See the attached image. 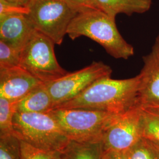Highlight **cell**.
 <instances>
[{"label":"cell","instance_id":"obj_1","mask_svg":"<svg viewBox=\"0 0 159 159\" xmlns=\"http://www.w3.org/2000/svg\"><path fill=\"white\" fill-rule=\"evenodd\" d=\"M140 77L98 80L78 96L56 108H85L114 114L123 113L139 106Z\"/></svg>","mask_w":159,"mask_h":159},{"label":"cell","instance_id":"obj_2","mask_svg":"<svg viewBox=\"0 0 159 159\" xmlns=\"http://www.w3.org/2000/svg\"><path fill=\"white\" fill-rule=\"evenodd\" d=\"M67 34L72 40L81 36L90 38L116 59L127 60L134 54L133 47L120 33L116 19L100 10L78 13L70 24Z\"/></svg>","mask_w":159,"mask_h":159},{"label":"cell","instance_id":"obj_3","mask_svg":"<svg viewBox=\"0 0 159 159\" xmlns=\"http://www.w3.org/2000/svg\"><path fill=\"white\" fill-rule=\"evenodd\" d=\"M13 127L20 140L51 153L61 152L70 140L49 113L17 111Z\"/></svg>","mask_w":159,"mask_h":159},{"label":"cell","instance_id":"obj_4","mask_svg":"<svg viewBox=\"0 0 159 159\" xmlns=\"http://www.w3.org/2000/svg\"><path fill=\"white\" fill-rule=\"evenodd\" d=\"M70 140H102L108 126L119 114L85 108H55L48 112Z\"/></svg>","mask_w":159,"mask_h":159},{"label":"cell","instance_id":"obj_5","mask_svg":"<svg viewBox=\"0 0 159 159\" xmlns=\"http://www.w3.org/2000/svg\"><path fill=\"white\" fill-rule=\"evenodd\" d=\"M27 16L34 29L60 45L79 11L68 0H30Z\"/></svg>","mask_w":159,"mask_h":159},{"label":"cell","instance_id":"obj_6","mask_svg":"<svg viewBox=\"0 0 159 159\" xmlns=\"http://www.w3.org/2000/svg\"><path fill=\"white\" fill-rule=\"evenodd\" d=\"M55 43L35 30L21 51L20 66L43 83L60 79L68 72L57 61Z\"/></svg>","mask_w":159,"mask_h":159},{"label":"cell","instance_id":"obj_7","mask_svg":"<svg viewBox=\"0 0 159 159\" xmlns=\"http://www.w3.org/2000/svg\"><path fill=\"white\" fill-rule=\"evenodd\" d=\"M112 72L108 65L102 61H94L84 68L46 83L52 100L53 108L72 100L97 80L110 77Z\"/></svg>","mask_w":159,"mask_h":159},{"label":"cell","instance_id":"obj_8","mask_svg":"<svg viewBox=\"0 0 159 159\" xmlns=\"http://www.w3.org/2000/svg\"><path fill=\"white\" fill-rule=\"evenodd\" d=\"M143 137L142 110L140 106L119 114L102 137L104 150L126 152Z\"/></svg>","mask_w":159,"mask_h":159},{"label":"cell","instance_id":"obj_9","mask_svg":"<svg viewBox=\"0 0 159 159\" xmlns=\"http://www.w3.org/2000/svg\"><path fill=\"white\" fill-rule=\"evenodd\" d=\"M43 83L20 66L0 69V97L20 101Z\"/></svg>","mask_w":159,"mask_h":159},{"label":"cell","instance_id":"obj_10","mask_svg":"<svg viewBox=\"0 0 159 159\" xmlns=\"http://www.w3.org/2000/svg\"><path fill=\"white\" fill-rule=\"evenodd\" d=\"M143 60V66L139 74V106L159 107V54L152 48Z\"/></svg>","mask_w":159,"mask_h":159},{"label":"cell","instance_id":"obj_11","mask_svg":"<svg viewBox=\"0 0 159 159\" xmlns=\"http://www.w3.org/2000/svg\"><path fill=\"white\" fill-rule=\"evenodd\" d=\"M35 31L26 15L0 16V40L21 51Z\"/></svg>","mask_w":159,"mask_h":159},{"label":"cell","instance_id":"obj_12","mask_svg":"<svg viewBox=\"0 0 159 159\" xmlns=\"http://www.w3.org/2000/svg\"><path fill=\"white\" fill-rule=\"evenodd\" d=\"M97 8L116 19L120 14L131 16L134 14L148 11L152 4V0H96Z\"/></svg>","mask_w":159,"mask_h":159},{"label":"cell","instance_id":"obj_13","mask_svg":"<svg viewBox=\"0 0 159 159\" xmlns=\"http://www.w3.org/2000/svg\"><path fill=\"white\" fill-rule=\"evenodd\" d=\"M53 108L51 95L46 84L43 83L23 99L18 101L17 111L22 113H48Z\"/></svg>","mask_w":159,"mask_h":159},{"label":"cell","instance_id":"obj_14","mask_svg":"<svg viewBox=\"0 0 159 159\" xmlns=\"http://www.w3.org/2000/svg\"><path fill=\"white\" fill-rule=\"evenodd\" d=\"M103 152L102 140L90 142L70 140L58 154L60 159H102Z\"/></svg>","mask_w":159,"mask_h":159},{"label":"cell","instance_id":"obj_15","mask_svg":"<svg viewBox=\"0 0 159 159\" xmlns=\"http://www.w3.org/2000/svg\"><path fill=\"white\" fill-rule=\"evenodd\" d=\"M18 102L0 97V136L15 135L13 118L17 111Z\"/></svg>","mask_w":159,"mask_h":159},{"label":"cell","instance_id":"obj_16","mask_svg":"<svg viewBox=\"0 0 159 159\" xmlns=\"http://www.w3.org/2000/svg\"><path fill=\"white\" fill-rule=\"evenodd\" d=\"M143 137L159 144V113L141 107Z\"/></svg>","mask_w":159,"mask_h":159},{"label":"cell","instance_id":"obj_17","mask_svg":"<svg viewBox=\"0 0 159 159\" xmlns=\"http://www.w3.org/2000/svg\"><path fill=\"white\" fill-rule=\"evenodd\" d=\"M129 159H159V152L153 142L143 137L126 151Z\"/></svg>","mask_w":159,"mask_h":159},{"label":"cell","instance_id":"obj_18","mask_svg":"<svg viewBox=\"0 0 159 159\" xmlns=\"http://www.w3.org/2000/svg\"><path fill=\"white\" fill-rule=\"evenodd\" d=\"M0 159H21L20 140L17 136H0Z\"/></svg>","mask_w":159,"mask_h":159},{"label":"cell","instance_id":"obj_19","mask_svg":"<svg viewBox=\"0 0 159 159\" xmlns=\"http://www.w3.org/2000/svg\"><path fill=\"white\" fill-rule=\"evenodd\" d=\"M21 51L0 40V69L20 66Z\"/></svg>","mask_w":159,"mask_h":159},{"label":"cell","instance_id":"obj_20","mask_svg":"<svg viewBox=\"0 0 159 159\" xmlns=\"http://www.w3.org/2000/svg\"><path fill=\"white\" fill-rule=\"evenodd\" d=\"M20 140L21 159H57L58 153H51L35 148L23 140Z\"/></svg>","mask_w":159,"mask_h":159},{"label":"cell","instance_id":"obj_21","mask_svg":"<svg viewBox=\"0 0 159 159\" xmlns=\"http://www.w3.org/2000/svg\"><path fill=\"white\" fill-rule=\"evenodd\" d=\"M29 12L28 7H21L0 0V16L11 14L27 15Z\"/></svg>","mask_w":159,"mask_h":159},{"label":"cell","instance_id":"obj_22","mask_svg":"<svg viewBox=\"0 0 159 159\" xmlns=\"http://www.w3.org/2000/svg\"><path fill=\"white\" fill-rule=\"evenodd\" d=\"M68 1L80 12L91 10H98L96 6V0H68Z\"/></svg>","mask_w":159,"mask_h":159},{"label":"cell","instance_id":"obj_23","mask_svg":"<svg viewBox=\"0 0 159 159\" xmlns=\"http://www.w3.org/2000/svg\"><path fill=\"white\" fill-rule=\"evenodd\" d=\"M102 159H129L126 152L104 150Z\"/></svg>","mask_w":159,"mask_h":159},{"label":"cell","instance_id":"obj_24","mask_svg":"<svg viewBox=\"0 0 159 159\" xmlns=\"http://www.w3.org/2000/svg\"><path fill=\"white\" fill-rule=\"evenodd\" d=\"M6 2L21 7H27L30 0H4Z\"/></svg>","mask_w":159,"mask_h":159},{"label":"cell","instance_id":"obj_25","mask_svg":"<svg viewBox=\"0 0 159 159\" xmlns=\"http://www.w3.org/2000/svg\"><path fill=\"white\" fill-rule=\"evenodd\" d=\"M152 48H153L154 50L159 54V33L156 39V41L154 44V46Z\"/></svg>","mask_w":159,"mask_h":159},{"label":"cell","instance_id":"obj_26","mask_svg":"<svg viewBox=\"0 0 159 159\" xmlns=\"http://www.w3.org/2000/svg\"><path fill=\"white\" fill-rule=\"evenodd\" d=\"M143 108H148L149 110H151L154 111H156L159 113V107H143Z\"/></svg>","mask_w":159,"mask_h":159},{"label":"cell","instance_id":"obj_27","mask_svg":"<svg viewBox=\"0 0 159 159\" xmlns=\"http://www.w3.org/2000/svg\"><path fill=\"white\" fill-rule=\"evenodd\" d=\"M151 141V140H150ZM154 143V144H155V146H156V148H157V150H158V151H159V144H158V143H156L153 142Z\"/></svg>","mask_w":159,"mask_h":159},{"label":"cell","instance_id":"obj_28","mask_svg":"<svg viewBox=\"0 0 159 159\" xmlns=\"http://www.w3.org/2000/svg\"><path fill=\"white\" fill-rule=\"evenodd\" d=\"M57 159H60V157H59V154H58V156H57Z\"/></svg>","mask_w":159,"mask_h":159}]
</instances>
